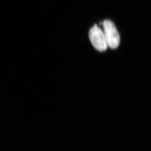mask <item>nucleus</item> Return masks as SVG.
<instances>
[{
	"label": "nucleus",
	"mask_w": 151,
	"mask_h": 151,
	"mask_svg": "<svg viewBox=\"0 0 151 151\" xmlns=\"http://www.w3.org/2000/svg\"><path fill=\"white\" fill-rule=\"evenodd\" d=\"M102 25L108 47L112 49L117 48L120 44V38L115 25L111 21L105 20Z\"/></svg>",
	"instance_id": "obj_2"
},
{
	"label": "nucleus",
	"mask_w": 151,
	"mask_h": 151,
	"mask_svg": "<svg viewBox=\"0 0 151 151\" xmlns=\"http://www.w3.org/2000/svg\"><path fill=\"white\" fill-rule=\"evenodd\" d=\"M89 40L95 49L100 52L105 51L108 47L103 30L94 25L89 33Z\"/></svg>",
	"instance_id": "obj_1"
}]
</instances>
